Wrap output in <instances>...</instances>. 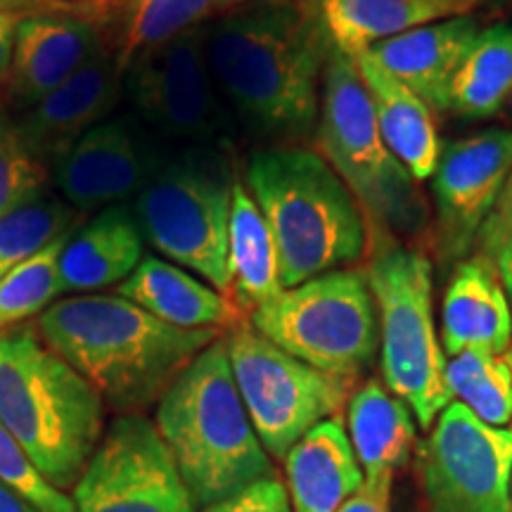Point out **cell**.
I'll return each instance as SVG.
<instances>
[{
  "instance_id": "1",
  "label": "cell",
  "mask_w": 512,
  "mask_h": 512,
  "mask_svg": "<svg viewBox=\"0 0 512 512\" xmlns=\"http://www.w3.org/2000/svg\"><path fill=\"white\" fill-rule=\"evenodd\" d=\"M211 76L230 117L254 136L287 145L316 133L330 38L316 12L261 0L204 27Z\"/></svg>"
},
{
  "instance_id": "2",
  "label": "cell",
  "mask_w": 512,
  "mask_h": 512,
  "mask_svg": "<svg viewBox=\"0 0 512 512\" xmlns=\"http://www.w3.org/2000/svg\"><path fill=\"white\" fill-rule=\"evenodd\" d=\"M36 328L119 415L157 406L195 356L226 335L176 328L114 292L57 299Z\"/></svg>"
},
{
  "instance_id": "3",
  "label": "cell",
  "mask_w": 512,
  "mask_h": 512,
  "mask_svg": "<svg viewBox=\"0 0 512 512\" xmlns=\"http://www.w3.org/2000/svg\"><path fill=\"white\" fill-rule=\"evenodd\" d=\"M245 185L273 233L283 290L366 256V214L318 150L302 145L256 150L247 159Z\"/></svg>"
},
{
  "instance_id": "4",
  "label": "cell",
  "mask_w": 512,
  "mask_h": 512,
  "mask_svg": "<svg viewBox=\"0 0 512 512\" xmlns=\"http://www.w3.org/2000/svg\"><path fill=\"white\" fill-rule=\"evenodd\" d=\"M105 408L36 323L0 332V425L55 489L72 491L79 482L105 434Z\"/></svg>"
},
{
  "instance_id": "5",
  "label": "cell",
  "mask_w": 512,
  "mask_h": 512,
  "mask_svg": "<svg viewBox=\"0 0 512 512\" xmlns=\"http://www.w3.org/2000/svg\"><path fill=\"white\" fill-rule=\"evenodd\" d=\"M155 427L176 460L197 508L271 477L273 463L256 437L230 368L226 335L176 377L155 408Z\"/></svg>"
},
{
  "instance_id": "6",
  "label": "cell",
  "mask_w": 512,
  "mask_h": 512,
  "mask_svg": "<svg viewBox=\"0 0 512 512\" xmlns=\"http://www.w3.org/2000/svg\"><path fill=\"white\" fill-rule=\"evenodd\" d=\"M233 185L228 162L214 147H169L131 204L147 245L226 299Z\"/></svg>"
},
{
  "instance_id": "7",
  "label": "cell",
  "mask_w": 512,
  "mask_h": 512,
  "mask_svg": "<svg viewBox=\"0 0 512 512\" xmlns=\"http://www.w3.org/2000/svg\"><path fill=\"white\" fill-rule=\"evenodd\" d=\"M316 140L377 230L413 235L425 228L415 178L384 143L356 60L335 48L325 64Z\"/></svg>"
},
{
  "instance_id": "8",
  "label": "cell",
  "mask_w": 512,
  "mask_h": 512,
  "mask_svg": "<svg viewBox=\"0 0 512 512\" xmlns=\"http://www.w3.org/2000/svg\"><path fill=\"white\" fill-rule=\"evenodd\" d=\"M366 273L377 311L384 387L430 430L451 403L446 354L434 328L432 261L401 242H384Z\"/></svg>"
},
{
  "instance_id": "9",
  "label": "cell",
  "mask_w": 512,
  "mask_h": 512,
  "mask_svg": "<svg viewBox=\"0 0 512 512\" xmlns=\"http://www.w3.org/2000/svg\"><path fill=\"white\" fill-rule=\"evenodd\" d=\"M249 325L306 366L354 382L380 344L375 299L361 268H337L283 290L249 316Z\"/></svg>"
},
{
  "instance_id": "10",
  "label": "cell",
  "mask_w": 512,
  "mask_h": 512,
  "mask_svg": "<svg viewBox=\"0 0 512 512\" xmlns=\"http://www.w3.org/2000/svg\"><path fill=\"white\" fill-rule=\"evenodd\" d=\"M226 347L256 437L275 460H285L318 422L337 418L354 389V380L306 366L245 320L226 332Z\"/></svg>"
},
{
  "instance_id": "11",
  "label": "cell",
  "mask_w": 512,
  "mask_h": 512,
  "mask_svg": "<svg viewBox=\"0 0 512 512\" xmlns=\"http://www.w3.org/2000/svg\"><path fill=\"white\" fill-rule=\"evenodd\" d=\"M204 27L138 55L124 72L131 112L159 138L190 147H219L230 136V117L211 76Z\"/></svg>"
},
{
  "instance_id": "12",
  "label": "cell",
  "mask_w": 512,
  "mask_h": 512,
  "mask_svg": "<svg viewBox=\"0 0 512 512\" xmlns=\"http://www.w3.org/2000/svg\"><path fill=\"white\" fill-rule=\"evenodd\" d=\"M74 512H195L176 460L143 413L107 422L72 489Z\"/></svg>"
},
{
  "instance_id": "13",
  "label": "cell",
  "mask_w": 512,
  "mask_h": 512,
  "mask_svg": "<svg viewBox=\"0 0 512 512\" xmlns=\"http://www.w3.org/2000/svg\"><path fill=\"white\" fill-rule=\"evenodd\" d=\"M422 479L430 512H510L512 427L451 401L422 451Z\"/></svg>"
},
{
  "instance_id": "14",
  "label": "cell",
  "mask_w": 512,
  "mask_h": 512,
  "mask_svg": "<svg viewBox=\"0 0 512 512\" xmlns=\"http://www.w3.org/2000/svg\"><path fill=\"white\" fill-rule=\"evenodd\" d=\"M169 147L133 112L102 121L50 169V181L83 216L126 204L150 181Z\"/></svg>"
},
{
  "instance_id": "15",
  "label": "cell",
  "mask_w": 512,
  "mask_h": 512,
  "mask_svg": "<svg viewBox=\"0 0 512 512\" xmlns=\"http://www.w3.org/2000/svg\"><path fill=\"white\" fill-rule=\"evenodd\" d=\"M512 174V131L489 128L441 145L432 174L437 238L446 259H463Z\"/></svg>"
},
{
  "instance_id": "16",
  "label": "cell",
  "mask_w": 512,
  "mask_h": 512,
  "mask_svg": "<svg viewBox=\"0 0 512 512\" xmlns=\"http://www.w3.org/2000/svg\"><path fill=\"white\" fill-rule=\"evenodd\" d=\"M124 100V69L107 46L72 79L12 119L17 138L48 169L72 150L91 128L114 117Z\"/></svg>"
},
{
  "instance_id": "17",
  "label": "cell",
  "mask_w": 512,
  "mask_h": 512,
  "mask_svg": "<svg viewBox=\"0 0 512 512\" xmlns=\"http://www.w3.org/2000/svg\"><path fill=\"white\" fill-rule=\"evenodd\" d=\"M105 46V29L88 17L46 12L24 15L17 24L8 74L0 83L5 110L19 114L36 105L72 79Z\"/></svg>"
},
{
  "instance_id": "18",
  "label": "cell",
  "mask_w": 512,
  "mask_h": 512,
  "mask_svg": "<svg viewBox=\"0 0 512 512\" xmlns=\"http://www.w3.org/2000/svg\"><path fill=\"white\" fill-rule=\"evenodd\" d=\"M479 31L477 19L453 15L387 38L366 55L425 100L432 112H448L451 83Z\"/></svg>"
},
{
  "instance_id": "19",
  "label": "cell",
  "mask_w": 512,
  "mask_h": 512,
  "mask_svg": "<svg viewBox=\"0 0 512 512\" xmlns=\"http://www.w3.org/2000/svg\"><path fill=\"white\" fill-rule=\"evenodd\" d=\"M145 240L131 204L93 214L69 235L60 254V297L119 287L143 261Z\"/></svg>"
},
{
  "instance_id": "20",
  "label": "cell",
  "mask_w": 512,
  "mask_h": 512,
  "mask_svg": "<svg viewBox=\"0 0 512 512\" xmlns=\"http://www.w3.org/2000/svg\"><path fill=\"white\" fill-rule=\"evenodd\" d=\"M283 463L294 512H339L366 482L339 415L306 432Z\"/></svg>"
},
{
  "instance_id": "21",
  "label": "cell",
  "mask_w": 512,
  "mask_h": 512,
  "mask_svg": "<svg viewBox=\"0 0 512 512\" xmlns=\"http://www.w3.org/2000/svg\"><path fill=\"white\" fill-rule=\"evenodd\" d=\"M441 347L451 358L460 351L503 354L512 347V306L503 285L482 259L463 261L441 304Z\"/></svg>"
},
{
  "instance_id": "22",
  "label": "cell",
  "mask_w": 512,
  "mask_h": 512,
  "mask_svg": "<svg viewBox=\"0 0 512 512\" xmlns=\"http://www.w3.org/2000/svg\"><path fill=\"white\" fill-rule=\"evenodd\" d=\"M114 294L185 330H230L245 320L209 283L157 256H143L136 271L114 287Z\"/></svg>"
},
{
  "instance_id": "23",
  "label": "cell",
  "mask_w": 512,
  "mask_h": 512,
  "mask_svg": "<svg viewBox=\"0 0 512 512\" xmlns=\"http://www.w3.org/2000/svg\"><path fill=\"white\" fill-rule=\"evenodd\" d=\"M358 72L366 83L377 126L394 157L411 171L415 181H427L437 169L441 143L432 110L411 88L396 81L370 55L356 57Z\"/></svg>"
},
{
  "instance_id": "24",
  "label": "cell",
  "mask_w": 512,
  "mask_h": 512,
  "mask_svg": "<svg viewBox=\"0 0 512 512\" xmlns=\"http://www.w3.org/2000/svg\"><path fill=\"white\" fill-rule=\"evenodd\" d=\"M235 5V0H100L93 22L105 29L126 72L138 55L209 24L211 17L230 12Z\"/></svg>"
},
{
  "instance_id": "25",
  "label": "cell",
  "mask_w": 512,
  "mask_h": 512,
  "mask_svg": "<svg viewBox=\"0 0 512 512\" xmlns=\"http://www.w3.org/2000/svg\"><path fill=\"white\" fill-rule=\"evenodd\" d=\"M413 418L411 408L384 382L368 380L349 396L347 434L366 479L394 477L408 463L418 437Z\"/></svg>"
},
{
  "instance_id": "26",
  "label": "cell",
  "mask_w": 512,
  "mask_h": 512,
  "mask_svg": "<svg viewBox=\"0 0 512 512\" xmlns=\"http://www.w3.org/2000/svg\"><path fill=\"white\" fill-rule=\"evenodd\" d=\"M230 266V304L242 318L264 306L283 292L280 283L278 249L271 228L256 207L245 181L233 185V207H230L228 235Z\"/></svg>"
},
{
  "instance_id": "27",
  "label": "cell",
  "mask_w": 512,
  "mask_h": 512,
  "mask_svg": "<svg viewBox=\"0 0 512 512\" xmlns=\"http://www.w3.org/2000/svg\"><path fill=\"white\" fill-rule=\"evenodd\" d=\"M318 15L332 48L356 60L377 43L453 17L456 10L430 0H320Z\"/></svg>"
},
{
  "instance_id": "28",
  "label": "cell",
  "mask_w": 512,
  "mask_h": 512,
  "mask_svg": "<svg viewBox=\"0 0 512 512\" xmlns=\"http://www.w3.org/2000/svg\"><path fill=\"white\" fill-rule=\"evenodd\" d=\"M512 91V27L494 24L477 34L448 93V112L489 119L501 112Z\"/></svg>"
},
{
  "instance_id": "29",
  "label": "cell",
  "mask_w": 512,
  "mask_h": 512,
  "mask_svg": "<svg viewBox=\"0 0 512 512\" xmlns=\"http://www.w3.org/2000/svg\"><path fill=\"white\" fill-rule=\"evenodd\" d=\"M446 387L451 401L463 403L486 425L510 427L512 347L503 354L470 349L446 358Z\"/></svg>"
},
{
  "instance_id": "30",
  "label": "cell",
  "mask_w": 512,
  "mask_h": 512,
  "mask_svg": "<svg viewBox=\"0 0 512 512\" xmlns=\"http://www.w3.org/2000/svg\"><path fill=\"white\" fill-rule=\"evenodd\" d=\"M83 214L62 197L43 195L0 219V280L53 242L69 238Z\"/></svg>"
},
{
  "instance_id": "31",
  "label": "cell",
  "mask_w": 512,
  "mask_h": 512,
  "mask_svg": "<svg viewBox=\"0 0 512 512\" xmlns=\"http://www.w3.org/2000/svg\"><path fill=\"white\" fill-rule=\"evenodd\" d=\"M67 238L19 264L0 280V332L29 323L60 299V254Z\"/></svg>"
},
{
  "instance_id": "32",
  "label": "cell",
  "mask_w": 512,
  "mask_h": 512,
  "mask_svg": "<svg viewBox=\"0 0 512 512\" xmlns=\"http://www.w3.org/2000/svg\"><path fill=\"white\" fill-rule=\"evenodd\" d=\"M50 169L17 138L12 121H0V219L48 195Z\"/></svg>"
},
{
  "instance_id": "33",
  "label": "cell",
  "mask_w": 512,
  "mask_h": 512,
  "mask_svg": "<svg viewBox=\"0 0 512 512\" xmlns=\"http://www.w3.org/2000/svg\"><path fill=\"white\" fill-rule=\"evenodd\" d=\"M0 484L27 498L38 512H74L72 498L55 489L41 475L34 460L27 456V451L12 439V434L3 425H0Z\"/></svg>"
},
{
  "instance_id": "34",
  "label": "cell",
  "mask_w": 512,
  "mask_h": 512,
  "mask_svg": "<svg viewBox=\"0 0 512 512\" xmlns=\"http://www.w3.org/2000/svg\"><path fill=\"white\" fill-rule=\"evenodd\" d=\"M482 261L494 271L512 306V174L479 233Z\"/></svg>"
},
{
  "instance_id": "35",
  "label": "cell",
  "mask_w": 512,
  "mask_h": 512,
  "mask_svg": "<svg viewBox=\"0 0 512 512\" xmlns=\"http://www.w3.org/2000/svg\"><path fill=\"white\" fill-rule=\"evenodd\" d=\"M202 512H294L287 486L278 477H261L238 494L211 503Z\"/></svg>"
},
{
  "instance_id": "36",
  "label": "cell",
  "mask_w": 512,
  "mask_h": 512,
  "mask_svg": "<svg viewBox=\"0 0 512 512\" xmlns=\"http://www.w3.org/2000/svg\"><path fill=\"white\" fill-rule=\"evenodd\" d=\"M392 479H366L361 489L339 508V512H392Z\"/></svg>"
},
{
  "instance_id": "37",
  "label": "cell",
  "mask_w": 512,
  "mask_h": 512,
  "mask_svg": "<svg viewBox=\"0 0 512 512\" xmlns=\"http://www.w3.org/2000/svg\"><path fill=\"white\" fill-rule=\"evenodd\" d=\"M24 15H19L15 8H3L0 5V83L5 81V74H8L12 48H15V34L17 24Z\"/></svg>"
},
{
  "instance_id": "38",
  "label": "cell",
  "mask_w": 512,
  "mask_h": 512,
  "mask_svg": "<svg viewBox=\"0 0 512 512\" xmlns=\"http://www.w3.org/2000/svg\"><path fill=\"white\" fill-rule=\"evenodd\" d=\"M0 512H38L27 498H22L17 491L0 484Z\"/></svg>"
},
{
  "instance_id": "39",
  "label": "cell",
  "mask_w": 512,
  "mask_h": 512,
  "mask_svg": "<svg viewBox=\"0 0 512 512\" xmlns=\"http://www.w3.org/2000/svg\"><path fill=\"white\" fill-rule=\"evenodd\" d=\"M430 3L446 5V8H451L456 12H465V10H470L472 5H475V0H430Z\"/></svg>"
},
{
  "instance_id": "40",
  "label": "cell",
  "mask_w": 512,
  "mask_h": 512,
  "mask_svg": "<svg viewBox=\"0 0 512 512\" xmlns=\"http://www.w3.org/2000/svg\"><path fill=\"white\" fill-rule=\"evenodd\" d=\"M8 117H5V105H3V100H0V121H5Z\"/></svg>"
},
{
  "instance_id": "41",
  "label": "cell",
  "mask_w": 512,
  "mask_h": 512,
  "mask_svg": "<svg viewBox=\"0 0 512 512\" xmlns=\"http://www.w3.org/2000/svg\"><path fill=\"white\" fill-rule=\"evenodd\" d=\"M235 3H238V5H240V3H252V0H235Z\"/></svg>"
},
{
  "instance_id": "42",
  "label": "cell",
  "mask_w": 512,
  "mask_h": 512,
  "mask_svg": "<svg viewBox=\"0 0 512 512\" xmlns=\"http://www.w3.org/2000/svg\"><path fill=\"white\" fill-rule=\"evenodd\" d=\"M62 3H76V0H62Z\"/></svg>"
},
{
  "instance_id": "43",
  "label": "cell",
  "mask_w": 512,
  "mask_h": 512,
  "mask_svg": "<svg viewBox=\"0 0 512 512\" xmlns=\"http://www.w3.org/2000/svg\"><path fill=\"white\" fill-rule=\"evenodd\" d=\"M510 484H512V482H510ZM510 491H512V489H510Z\"/></svg>"
}]
</instances>
